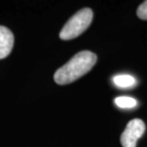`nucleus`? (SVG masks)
Returning a JSON list of instances; mask_svg holds the SVG:
<instances>
[{
    "label": "nucleus",
    "mask_w": 147,
    "mask_h": 147,
    "mask_svg": "<svg viewBox=\"0 0 147 147\" xmlns=\"http://www.w3.org/2000/svg\"><path fill=\"white\" fill-rule=\"evenodd\" d=\"M115 104L121 109H133L138 105V101L130 96H119L115 98Z\"/></svg>",
    "instance_id": "nucleus-6"
},
{
    "label": "nucleus",
    "mask_w": 147,
    "mask_h": 147,
    "mask_svg": "<svg viewBox=\"0 0 147 147\" xmlns=\"http://www.w3.org/2000/svg\"><path fill=\"white\" fill-rule=\"evenodd\" d=\"M13 34L4 26H0V59L7 57L13 47Z\"/></svg>",
    "instance_id": "nucleus-4"
},
{
    "label": "nucleus",
    "mask_w": 147,
    "mask_h": 147,
    "mask_svg": "<svg viewBox=\"0 0 147 147\" xmlns=\"http://www.w3.org/2000/svg\"><path fill=\"white\" fill-rule=\"evenodd\" d=\"M145 124L142 119H134L128 122L125 130L120 137V142L123 147H136L137 142L144 134Z\"/></svg>",
    "instance_id": "nucleus-3"
},
{
    "label": "nucleus",
    "mask_w": 147,
    "mask_h": 147,
    "mask_svg": "<svg viewBox=\"0 0 147 147\" xmlns=\"http://www.w3.org/2000/svg\"><path fill=\"white\" fill-rule=\"evenodd\" d=\"M138 16L142 20H147V1H144L140 5L137 11Z\"/></svg>",
    "instance_id": "nucleus-7"
},
{
    "label": "nucleus",
    "mask_w": 147,
    "mask_h": 147,
    "mask_svg": "<svg viewBox=\"0 0 147 147\" xmlns=\"http://www.w3.org/2000/svg\"><path fill=\"white\" fill-rule=\"evenodd\" d=\"M93 11L84 8L78 11L70 18L59 34L62 40H71L84 33L93 21Z\"/></svg>",
    "instance_id": "nucleus-2"
},
{
    "label": "nucleus",
    "mask_w": 147,
    "mask_h": 147,
    "mask_svg": "<svg viewBox=\"0 0 147 147\" xmlns=\"http://www.w3.org/2000/svg\"><path fill=\"white\" fill-rule=\"evenodd\" d=\"M113 82L119 88H131L136 86L137 80L130 75H117L113 78Z\"/></svg>",
    "instance_id": "nucleus-5"
},
{
    "label": "nucleus",
    "mask_w": 147,
    "mask_h": 147,
    "mask_svg": "<svg viewBox=\"0 0 147 147\" xmlns=\"http://www.w3.org/2000/svg\"><path fill=\"white\" fill-rule=\"evenodd\" d=\"M96 62V55L90 51H82L73 57L55 73V81L59 85L72 83L93 68Z\"/></svg>",
    "instance_id": "nucleus-1"
}]
</instances>
